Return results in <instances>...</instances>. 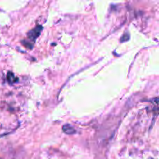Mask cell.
I'll return each mask as SVG.
<instances>
[{
    "label": "cell",
    "instance_id": "obj_4",
    "mask_svg": "<svg viewBox=\"0 0 159 159\" xmlns=\"http://www.w3.org/2000/svg\"><path fill=\"white\" fill-rule=\"evenodd\" d=\"M129 39V34L128 33H125V34L123 35L122 38H121V41L124 42V41H126V40H127Z\"/></svg>",
    "mask_w": 159,
    "mask_h": 159
},
{
    "label": "cell",
    "instance_id": "obj_2",
    "mask_svg": "<svg viewBox=\"0 0 159 159\" xmlns=\"http://www.w3.org/2000/svg\"><path fill=\"white\" fill-rule=\"evenodd\" d=\"M62 130H63L64 133H65L66 134H68V135L74 134L75 133V130L71 125H69V124H66V125L63 126Z\"/></svg>",
    "mask_w": 159,
    "mask_h": 159
},
{
    "label": "cell",
    "instance_id": "obj_3",
    "mask_svg": "<svg viewBox=\"0 0 159 159\" xmlns=\"http://www.w3.org/2000/svg\"><path fill=\"white\" fill-rule=\"evenodd\" d=\"M7 79H8V81H9L10 83H13V82H16V80H17V79L13 75V74H12V73H9V74H8Z\"/></svg>",
    "mask_w": 159,
    "mask_h": 159
},
{
    "label": "cell",
    "instance_id": "obj_1",
    "mask_svg": "<svg viewBox=\"0 0 159 159\" xmlns=\"http://www.w3.org/2000/svg\"><path fill=\"white\" fill-rule=\"evenodd\" d=\"M41 30H42L41 26H37V27L34 28V30H32L31 31H30L29 34H28V37L34 41V40L37 39V37L40 35Z\"/></svg>",
    "mask_w": 159,
    "mask_h": 159
}]
</instances>
